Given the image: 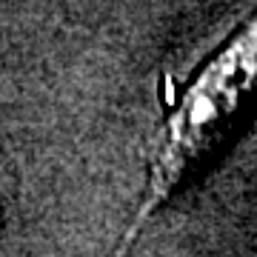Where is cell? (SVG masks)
Returning a JSON list of instances; mask_svg holds the SVG:
<instances>
[{
	"label": "cell",
	"instance_id": "obj_1",
	"mask_svg": "<svg viewBox=\"0 0 257 257\" xmlns=\"http://www.w3.org/2000/svg\"><path fill=\"white\" fill-rule=\"evenodd\" d=\"M257 92V15L209 60L194 83L186 89L183 100L169 114L163 135L157 140L149 180L143 189L135 220L126 229L114 257H126L143 223L152 211L183 183V177L209 157L229 132L231 120L240 114L246 100Z\"/></svg>",
	"mask_w": 257,
	"mask_h": 257
}]
</instances>
